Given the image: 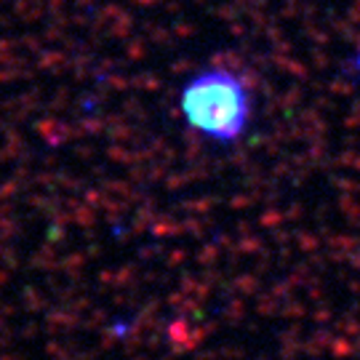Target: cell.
<instances>
[{"mask_svg": "<svg viewBox=\"0 0 360 360\" xmlns=\"http://www.w3.org/2000/svg\"><path fill=\"white\" fill-rule=\"evenodd\" d=\"M179 110L187 126L211 142L232 144L245 134L254 112L251 89L227 67L200 70L179 94Z\"/></svg>", "mask_w": 360, "mask_h": 360, "instance_id": "1", "label": "cell"}]
</instances>
